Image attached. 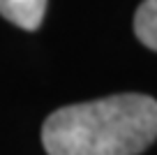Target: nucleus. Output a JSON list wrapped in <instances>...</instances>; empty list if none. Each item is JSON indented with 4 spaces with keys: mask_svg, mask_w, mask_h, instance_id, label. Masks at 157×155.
<instances>
[{
    "mask_svg": "<svg viewBox=\"0 0 157 155\" xmlns=\"http://www.w3.org/2000/svg\"><path fill=\"white\" fill-rule=\"evenodd\" d=\"M157 139V100L141 93L56 109L42 125L49 155H139Z\"/></svg>",
    "mask_w": 157,
    "mask_h": 155,
    "instance_id": "1",
    "label": "nucleus"
},
{
    "mask_svg": "<svg viewBox=\"0 0 157 155\" xmlns=\"http://www.w3.org/2000/svg\"><path fill=\"white\" fill-rule=\"evenodd\" d=\"M46 12V0H0V14L23 30H37Z\"/></svg>",
    "mask_w": 157,
    "mask_h": 155,
    "instance_id": "2",
    "label": "nucleus"
},
{
    "mask_svg": "<svg viewBox=\"0 0 157 155\" xmlns=\"http://www.w3.org/2000/svg\"><path fill=\"white\" fill-rule=\"evenodd\" d=\"M134 33L139 42L157 51V0H143L134 14Z\"/></svg>",
    "mask_w": 157,
    "mask_h": 155,
    "instance_id": "3",
    "label": "nucleus"
}]
</instances>
